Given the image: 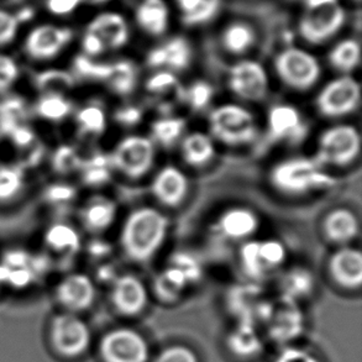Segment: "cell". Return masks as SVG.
<instances>
[{"instance_id":"cell-1","label":"cell","mask_w":362,"mask_h":362,"mask_svg":"<svg viewBox=\"0 0 362 362\" xmlns=\"http://www.w3.org/2000/svg\"><path fill=\"white\" fill-rule=\"evenodd\" d=\"M167 230L166 216L150 206H142L127 216L122 226L120 244L132 261L146 262L161 247Z\"/></svg>"},{"instance_id":"cell-2","label":"cell","mask_w":362,"mask_h":362,"mask_svg":"<svg viewBox=\"0 0 362 362\" xmlns=\"http://www.w3.org/2000/svg\"><path fill=\"white\" fill-rule=\"evenodd\" d=\"M269 180L274 188L293 196L328 189L335 183L333 177L322 171L318 162L305 157L279 162L272 168Z\"/></svg>"},{"instance_id":"cell-3","label":"cell","mask_w":362,"mask_h":362,"mask_svg":"<svg viewBox=\"0 0 362 362\" xmlns=\"http://www.w3.org/2000/svg\"><path fill=\"white\" fill-rule=\"evenodd\" d=\"M344 23L345 10L339 0H304L299 34L308 44H324L338 34Z\"/></svg>"},{"instance_id":"cell-4","label":"cell","mask_w":362,"mask_h":362,"mask_svg":"<svg viewBox=\"0 0 362 362\" xmlns=\"http://www.w3.org/2000/svg\"><path fill=\"white\" fill-rule=\"evenodd\" d=\"M209 127L216 140L229 146L246 145L257 136L254 115L238 104H223L214 109L209 115Z\"/></svg>"},{"instance_id":"cell-5","label":"cell","mask_w":362,"mask_h":362,"mask_svg":"<svg viewBox=\"0 0 362 362\" xmlns=\"http://www.w3.org/2000/svg\"><path fill=\"white\" fill-rule=\"evenodd\" d=\"M274 69L282 83L299 92L313 88L322 74L317 57L299 47L281 51L274 59Z\"/></svg>"},{"instance_id":"cell-6","label":"cell","mask_w":362,"mask_h":362,"mask_svg":"<svg viewBox=\"0 0 362 362\" xmlns=\"http://www.w3.org/2000/svg\"><path fill=\"white\" fill-rule=\"evenodd\" d=\"M361 136L353 125H337L324 132L318 141L315 161L319 165L348 166L358 158Z\"/></svg>"},{"instance_id":"cell-7","label":"cell","mask_w":362,"mask_h":362,"mask_svg":"<svg viewBox=\"0 0 362 362\" xmlns=\"http://www.w3.org/2000/svg\"><path fill=\"white\" fill-rule=\"evenodd\" d=\"M109 156L117 171L132 180H139L153 166L155 146L148 137L130 135L124 137Z\"/></svg>"},{"instance_id":"cell-8","label":"cell","mask_w":362,"mask_h":362,"mask_svg":"<svg viewBox=\"0 0 362 362\" xmlns=\"http://www.w3.org/2000/svg\"><path fill=\"white\" fill-rule=\"evenodd\" d=\"M361 88L356 79L341 76L325 84L315 99L319 113L337 119L354 113L360 105Z\"/></svg>"},{"instance_id":"cell-9","label":"cell","mask_w":362,"mask_h":362,"mask_svg":"<svg viewBox=\"0 0 362 362\" xmlns=\"http://www.w3.org/2000/svg\"><path fill=\"white\" fill-rule=\"evenodd\" d=\"M74 40V31L59 25L42 24L30 31L24 52L34 61H49L64 52Z\"/></svg>"},{"instance_id":"cell-10","label":"cell","mask_w":362,"mask_h":362,"mask_svg":"<svg viewBox=\"0 0 362 362\" xmlns=\"http://www.w3.org/2000/svg\"><path fill=\"white\" fill-rule=\"evenodd\" d=\"M229 87L238 98L247 102H259L269 92V76L262 64L244 59L231 67Z\"/></svg>"},{"instance_id":"cell-11","label":"cell","mask_w":362,"mask_h":362,"mask_svg":"<svg viewBox=\"0 0 362 362\" xmlns=\"http://www.w3.org/2000/svg\"><path fill=\"white\" fill-rule=\"evenodd\" d=\"M105 362H147L146 340L132 329H117L107 334L100 344Z\"/></svg>"},{"instance_id":"cell-12","label":"cell","mask_w":362,"mask_h":362,"mask_svg":"<svg viewBox=\"0 0 362 362\" xmlns=\"http://www.w3.org/2000/svg\"><path fill=\"white\" fill-rule=\"evenodd\" d=\"M52 339L59 353L66 356H77L88 348L90 332L87 324L74 314H62L54 318Z\"/></svg>"},{"instance_id":"cell-13","label":"cell","mask_w":362,"mask_h":362,"mask_svg":"<svg viewBox=\"0 0 362 362\" xmlns=\"http://www.w3.org/2000/svg\"><path fill=\"white\" fill-rule=\"evenodd\" d=\"M264 320L269 323L271 337L277 341H288L303 330V315L296 300L284 296L279 303H269Z\"/></svg>"},{"instance_id":"cell-14","label":"cell","mask_w":362,"mask_h":362,"mask_svg":"<svg viewBox=\"0 0 362 362\" xmlns=\"http://www.w3.org/2000/svg\"><path fill=\"white\" fill-rule=\"evenodd\" d=\"M267 129L272 141H302L308 132L298 109L289 104H277L269 109Z\"/></svg>"},{"instance_id":"cell-15","label":"cell","mask_w":362,"mask_h":362,"mask_svg":"<svg viewBox=\"0 0 362 362\" xmlns=\"http://www.w3.org/2000/svg\"><path fill=\"white\" fill-rule=\"evenodd\" d=\"M103 46L105 52L109 49H122L129 40V26L124 16L108 11L97 15L89 23L86 33Z\"/></svg>"},{"instance_id":"cell-16","label":"cell","mask_w":362,"mask_h":362,"mask_svg":"<svg viewBox=\"0 0 362 362\" xmlns=\"http://www.w3.org/2000/svg\"><path fill=\"white\" fill-rule=\"evenodd\" d=\"M189 183L186 175L176 166L162 167L152 181L151 191L163 206L175 208L186 199Z\"/></svg>"},{"instance_id":"cell-17","label":"cell","mask_w":362,"mask_h":362,"mask_svg":"<svg viewBox=\"0 0 362 362\" xmlns=\"http://www.w3.org/2000/svg\"><path fill=\"white\" fill-rule=\"evenodd\" d=\"M56 297L69 310L79 312L88 309L95 299L93 281L87 274H69L57 284Z\"/></svg>"},{"instance_id":"cell-18","label":"cell","mask_w":362,"mask_h":362,"mask_svg":"<svg viewBox=\"0 0 362 362\" xmlns=\"http://www.w3.org/2000/svg\"><path fill=\"white\" fill-rule=\"evenodd\" d=\"M329 272L344 288L356 289L362 284V254L355 247H341L329 259Z\"/></svg>"},{"instance_id":"cell-19","label":"cell","mask_w":362,"mask_h":362,"mask_svg":"<svg viewBox=\"0 0 362 362\" xmlns=\"http://www.w3.org/2000/svg\"><path fill=\"white\" fill-rule=\"evenodd\" d=\"M112 300L120 313L135 315L146 307V287L136 276L124 274L114 281Z\"/></svg>"},{"instance_id":"cell-20","label":"cell","mask_w":362,"mask_h":362,"mask_svg":"<svg viewBox=\"0 0 362 362\" xmlns=\"http://www.w3.org/2000/svg\"><path fill=\"white\" fill-rule=\"evenodd\" d=\"M192 62V47L188 40L181 36L172 37L167 42L152 49L147 54V64L151 69H163L168 71H183Z\"/></svg>"},{"instance_id":"cell-21","label":"cell","mask_w":362,"mask_h":362,"mask_svg":"<svg viewBox=\"0 0 362 362\" xmlns=\"http://www.w3.org/2000/svg\"><path fill=\"white\" fill-rule=\"evenodd\" d=\"M358 216L348 208H337L324 218V236L333 244H348L358 235Z\"/></svg>"},{"instance_id":"cell-22","label":"cell","mask_w":362,"mask_h":362,"mask_svg":"<svg viewBox=\"0 0 362 362\" xmlns=\"http://www.w3.org/2000/svg\"><path fill=\"white\" fill-rule=\"evenodd\" d=\"M216 228L226 239H247L257 230L259 218L247 208H230L221 214Z\"/></svg>"},{"instance_id":"cell-23","label":"cell","mask_w":362,"mask_h":362,"mask_svg":"<svg viewBox=\"0 0 362 362\" xmlns=\"http://www.w3.org/2000/svg\"><path fill=\"white\" fill-rule=\"evenodd\" d=\"M117 216V204L110 198L92 197L81 211V219L89 233H102L113 224Z\"/></svg>"},{"instance_id":"cell-24","label":"cell","mask_w":362,"mask_h":362,"mask_svg":"<svg viewBox=\"0 0 362 362\" xmlns=\"http://www.w3.org/2000/svg\"><path fill=\"white\" fill-rule=\"evenodd\" d=\"M135 18L142 31L151 36H161L168 28L170 10L163 0H142Z\"/></svg>"},{"instance_id":"cell-25","label":"cell","mask_w":362,"mask_h":362,"mask_svg":"<svg viewBox=\"0 0 362 362\" xmlns=\"http://www.w3.org/2000/svg\"><path fill=\"white\" fill-rule=\"evenodd\" d=\"M46 247L61 256H74L82 246L78 231L67 223H54L49 226L44 236Z\"/></svg>"},{"instance_id":"cell-26","label":"cell","mask_w":362,"mask_h":362,"mask_svg":"<svg viewBox=\"0 0 362 362\" xmlns=\"http://www.w3.org/2000/svg\"><path fill=\"white\" fill-rule=\"evenodd\" d=\"M214 155L216 147L213 140L203 132H192L182 141V156L189 166H204Z\"/></svg>"},{"instance_id":"cell-27","label":"cell","mask_w":362,"mask_h":362,"mask_svg":"<svg viewBox=\"0 0 362 362\" xmlns=\"http://www.w3.org/2000/svg\"><path fill=\"white\" fill-rule=\"evenodd\" d=\"M74 112V104L66 94H40L35 104V113L45 122H59Z\"/></svg>"},{"instance_id":"cell-28","label":"cell","mask_w":362,"mask_h":362,"mask_svg":"<svg viewBox=\"0 0 362 362\" xmlns=\"http://www.w3.org/2000/svg\"><path fill=\"white\" fill-rule=\"evenodd\" d=\"M256 41L255 30L244 21H234L226 26L221 34L223 47L233 54L247 52Z\"/></svg>"},{"instance_id":"cell-29","label":"cell","mask_w":362,"mask_h":362,"mask_svg":"<svg viewBox=\"0 0 362 362\" xmlns=\"http://www.w3.org/2000/svg\"><path fill=\"white\" fill-rule=\"evenodd\" d=\"M33 81L40 94H67L76 84L74 74L59 69H44L35 74Z\"/></svg>"},{"instance_id":"cell-30","label":"cell","mask_w":362,"mask_h":362,"mask_svg":"<svg viewBox=\"0 0 362 362\" xmlns=\"http://www.w3.org/2000/svg\"><path fill=\"white\" fill-rule=\"evenodd\" d=\"M28 108L24 99L10 97L0 103V132L9 136L16 129L24 127L28 122Z\"/></svg>"},{"instance_id":"cell-31","label":"cell","mask_w":362,"mask_h":362,"mask_svg":"<svg viewBox=\"0 0 362 362\" xmlns=\"http://www.w3.org/2000/svg\"><path fill=\"white\" fill-rule=\"evenodd\" d=\"M361 59V47L356 40L345 39L334 46L329 54V62L334 69L349 74L358 67Z\"/></svg>"},{"instance_id":"cell-32","label":"cell","mask_w":362,"mask_h":362,"mask_svg":"<svg viewBox=\"0 0 362 362\" xmlns=\"http://www.w3.org/2000/svg\"><path fill=\"white\" fill-rule=\"evenodd\" d=\"M112 168L110 156L98 152L93 156L83 158L79 172L82 173V180L87 186L99 187L110 181Z\"/></svg>"},{"instance_id":"cell-33","label":"cell","mask_w":362,"mask_h":362,"mask_svg":"<svg viewBox=\"0 0 362 362\" xmlns=\"http://www.w3.org/2000/svg\"><path fill=\"white\" fill-rule=\"evenodd\" d=\"M137 71L135 64L129 59H120L112 64V71L105 83L114 93L127 95L136 87Z\"/></svg>"},{"instance_id":"cell-34","label":"cell","mask_w":362,"mask_h":362,"mask_svg":"<svg viewBox=\"0 0 362 362\" xmlns=\"http://www.w3.org/2000/svg\"><path fill=\"white\" fill-rule=\"evenodd\" d=\"M188 284L180 269L170 266L155 279V292L165 302H175Z\"/></svg>"},{"instance_id":"cell-35","label":"cell","mask_w":362,"mask_h":362,"mask_svg":"<svg viewBox=\"0 0 362 362\" xmlns=\"http://www.w3.org/2000/svg\"><path fill=\"white\" fill-rule=\"evenodd\" d=\"M282 289L284 297L293 300L307 297L314 289L313 274H310L308 269L302 267L291 269L284 274Z\"/></svg>"},{"instance_id":"cell-36","label":"cell","mask_w":362,"mask_h":362,"mask_svg":"<svg viewBox=\"0 0 362 362\" xmlns=\"http://www.w3.org/2000/svg\"><path fill=\"white\" fill-rule=\"evenodd\" d=\"M76 124L83 135L98 136L107 129V115L98 104H88L76 114Z\"/></svg>"},{"instance_id":"cell-37","label":"cell","mask_w":362,"mask_h":362,"mask_svg":"<svg viewBox=\"0 0 362 362\" xmlns=\"http://www.w3.org/2000/svg\"><path fill=\"white\" fill-rule=\"evenodd\" d=\"M146 90L148 93L165 99L176 97L177 100L185 99V89L181 88L180 81L171 71L161 69L147 79Z\"/></svg>"},{"instance_id":"cell-38","label":"cell","mask_w":362,"mask_h":362,"mask_svg":"<svg viewBox=\"0 0 362 362\" xmlns=\"http://www.w3.org/2000/svg\"><path fill=\"white\" fill-rule=\"evenodd\" d=\"M229 345L234 353L240 356H251L259 353L261 339L254 328V324L241 322L240 327L231 333Z\"/></svg>"},{"instance_id":"cell-39","label":"cell","mask_w":362,"mask_h":362,"mask_svg":"<svg viewBox=\"0 0 362 362\" xmlns=\"http://www.w3.org/2000/svg\"><path fill=\"white\" fill-rule=\"evenodd\" d=\"M25 185L24 168L19 165L0 166V203L13 201Z\"/></svg>"},{"instance_id":"cell-40","label":"cell","mask_w":362,"mask_h":362,"mask_svg":"<svg viewBox=\"0 0 362 362\" xmlns=\"http://www.w3.org/2000/svg\"><path fill=\"white\" fill-rule=\"evenodd\" d=\"M186 130V120L183 118L158 119L151 125L153 140L162 146L170 147L181 139Z\"/></svg>"},{"instance_id":"cell-41","label":"cell","mask_w":362,"mask_h":362,"mask_svg":"<svg viewBox=\"0 0 362 362\" xmlns=\"http://www.w3.org/2000/svg\"><path fill=\"white\" fill-rule=\"evenodd\" d=\"M83 163V157L81 156L76 147L64 144L56 147L51 157V166L56 173L61 176H67L74 172L81 171Z\"/></svg>"},{"instance_id":"cell-42","label":"cell","mask_w":362,"mask_h":362,"mask_svg":"<svg viewBox=\"0 0 362 362\" xmlns=\"http://www.w3.org/2000/svg\"><path fill=\"white\" fill-rule=\"evenodd\" d=\"M259 241H246L240 249V262L245 274L251 279L264 277V269L261 264L259 254Z\"/></svg>"},{"instance_id":"cell-43","label":"cell","mask_w":362,"mask_h":362,"mask_svg":"<svg viewBox=\"0 0 362 362\" xmlns=\"http://www.w3.org/2000/svg\"><path fill=\"white\" fill-rule=\"evenodd\" d=\"M259 259L264 272L274 269L284 264L286 259V247L277 240L259 241Z\"/></svg>"},{"instance_id":"cell-44","label":"cell","mask_w":362,"mask_h":362,"mask_svg":"<svg viewBox=\"0 0 362 362\" xmlns=\"http://www.w3.org/2000/svg\"><path fill=\"white\" fill-rule=\"evenodd\" d=\"M214 97V89L206 81H197L185 90V100L194 110L206 109Z\"/></svg>"},{"instance_id":"cell-45","label":"cell","mask_w":362,"mask_h":362,"mask_svg":"<svg viewBox=\"0 0 362 362\" xmlns=\"http://www.w3.org/2000/svg\"><path fill=\"white\" fill-rule=\"evenodd\" d=\"M77 196V189L74 186L64 182L51 183L44 188L42 198L47 204L51 206H64L74 201Z\"/></svg>"},{"instance_id":"cell-46","label":"cell","mask_w":362,"mask_h":362,"mask_svg":"<svg viewBox=\"0 0 362 362\" xmlns=\"http://www.w3.org/2000/svg\"><path fill=\"white\" fill-rule=\"evenodd\" d=\"M221 9V0H203L189 14L183 15L182 21L188 26L209 23Z\"/></svg>"},{"instance_id":"cell-47","label":"cell","mask_w":362,"mask_h":362,"mask_svg":"<svg viewBox=\"0 0 362 362\" xmlns=\"http://www.w3.org/2000/svg\"><path fill=\"white\" fill-rule=\"evenodd\" d=\"M171 266L181 271L188 284H193L201 279V264L192 255L178 251L176 254L172 255Z\"/></svg>"},{"instance_id":"cell-48","label":"cell","mask_w":362,"mask_h":362,"mask_svg":"<svg viewBox=\"0 0 362 362\" xmlns=\"http://www.w3.org/2000/svg\"><path fill=\"white\" fill-rule=\"evenodd\" d=\"M76 69H77L78 74L84 76L86 78L107 82L110 71H112V64L95 62L90 57L82 56V57L77 59Z\"/></svg>"},{"instance_id":"cell-49","label":"cell","mask_w":362,"mask_h":362,"mask_svg":"<svg viewBox=\"0 0 362 362\" xmlns=\"http://www.w3.org/2000/svg\"><path fill=\"white\" fill-rule=\"evenodd\" d=\"M19 76L18 62L8 54H0V95L14 88Z\"/></svg>"},{"instance_id":"cell-50","label":"cell","mask_w":362,"mask_h":362,"mask_svg":"<svg viewBox=\"0 0 362 362\" xmlns=\"http://www.w3.org/2000/svg\"><path fill=\"white\" fill-rule=\"evenodd\" d=\"M19 31V19L8 10L0 9V47L11 44Z\"/></svg>"},{"instance_id":"cell-51","label":"cell","mask_w":362,"mask_h":362,"mask_svg":"<svg viewBox=\"0 0 362 362\" xmlns=\"http://www.w3.org/2000/svg\"><path fill=\"white\" fill-rule=\"evenodd\" d=\"M156 362H198L196 354L186 346H172L163 350Z\"/></svg>"},{"instance_id":"cell-52","label":"cell","mask_w":362,"mask_h":362,"mask_svg":"<svg viewBox=\"0 0 362 362\" xmlns=\"http://www.w3.org/2000/svg\"><path fill=\"white\" fill-rule=\"evenodd\" d=\"M31 256L28 251L21 249H13L5 251L1 256V264H5L9 269L28 267L31 262Z\"/></svg>"},{"instance_id":"cell-53","label":"cell","mask_w":362,"mask_h":362,"mask_svg":"<svg viewBox=\"0 0 362 362\" xmlns=\"http://www.w3.org/2000/svg\"><path fill=\"white\" fill-rule=\"evenodd\" d=\"M115 122H119L122 127H132L141 122L142 110L135 105H127L119 108L114 114Z\"/></svg>"},{"instance_id":"cell-54","label":"cell","mask_w":362,"mask_h":362,"mask_svg":"<svg viewBox=\"0 0 362 362\" xmlns=\"http://www.w3.org/2000/svg\"><path fill=\"white\" fill-rule=\"evenodd\" d=\"M274 362H320L313 354L299 348H288L279 354Z\"/></svg>"},{"instance_id":"cell-55","label":"cell","mask_w":362,"mask_h":362,"mask_svg":"<svg viewBox=\"0 0 362 362\" xmlns=\"http://www.w3.org/2000/svg\"><path fill=\"white\" fill-rule=\"evenodd\" d=\"M89 252L93 257H104L112 251V246L102 240H94L89 245Z\"/></svg>"},{"instance_id":"cell-56","label":"cell","mask_w":362,"mask_h":362,"mask_svg":"<svg viewBox=\"0 0 362 362\" xmlns=\"http://www.w3.org/2000/svg\"><path fill=\"white\" fill-rule=\"evenodd\" d=\"M203 0H177V4L181 9L182 16L189 14L196 9L198 5L201 4Z\"/></svg>"},{"instance_id":"cell-57","label":"cell","mask_w":362,"mask_h":362,"mask_svg":"<svg viewBox=\"0 0 362 362\" xmlns=\"http://www.w3.org/2000/svg\"><path fill=\"white\" fill-rule=\"evenodd\" d=\"M83 1H89V3H93V4H102V3H105L108 0H83Z\"/></svg>"},{"instance_id":"cell-58","label":"cell","mask_w":362,"mask_h":362,"mask_svg":"<svg viewBox=\"0 0 362 362\" xmlns=\"http://www.w3.org/2000/svg\"><path fill=\"white\" fill-rule=\"evenodd\" d=\"M355 1H360V0H355Z\"/></svg>"}]
</instances>
